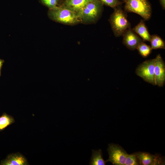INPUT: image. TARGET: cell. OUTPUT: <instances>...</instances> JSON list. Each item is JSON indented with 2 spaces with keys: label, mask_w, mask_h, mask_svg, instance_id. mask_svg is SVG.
Listing matches in <instances>:
<instances>
[{
  "label": "cell",
  "mask_w": 165,
  "mask_h": 165,
  "mask_svg": "<svg viewBox=\"0 0 165 165\" xmlns=\"http://www.w3.org/2000/svg\"><path fill=\"white\" fill-rule=\"evenodd\" d=\"M49 9L53 8L58 4V0H40Z\"/></svg>",
  "instance_id": "19"
},
{
  "label": "cell",
  "mask_w": 165,
  "mask_h": 165,
  "mask_svg": "<svg viewBox=\"0 0 165 165\" xmlns=\"http://www.w3.org/2000/svg\"><path fill=\"white\" fill-rule=\"evenodd\" d=\"M15 122L14 118L6 113L0 116V131Z\"/></svg>",
  "instance_id": "15"
},
{
  "label": "cell",
  "mask_w": 165,
  "mask_h": 165,
  "mask_svg": "<svg viewBox=\"0 0 165 165\" xmlns=\"http://www.w3.org/2000/svg\"><path fill=\"white\" fill-rule=\"evenodd\" d=\"M136 49L140 55L144 58L148 57L151 53L152 50L150 46L146 44L143 41L138 44Z\"/></svg>",
  "instance_id": "16"
},
{
  "label": "cell",
  "mask_w": 165,
  "mask_h": 165,
  "mask_svg": "<svg viewBox=\"0 0 165 165\" xmlns=\"http://www.w3.org/2000/svg\"><path fill=\"white\" fill-rule=\"evenodd\" d=\"M92 155L90 164L91 165H105L106 161L104 160L101 150H92Z\"/></svg>",
  "instance_id": "13"
},
{
  "label": "cell",
  "mask_w": 165,
  "mask_h": 165,
  "mask_svg": "<svg viewBox=\"0 0 165 165\" xmlns=\"http://www.w3.org/2000/svg\"><path fill=\"white\" fill-rule=\"evenodd\" d=\"M150 42L152 49H164L165 48L164 41L159 36L157 35H151Z\"/></svg>",
  "instance_id": "14"
},
{
  "label": "cell",
  "mask_w": 165,
  "mask_h": 165,
  "mask_svg": "<svg viewBox=\"0 0 165 165\" xmlns=\"http://www.w3.org/2000/svg\"><path fill=\"white\" fill-rule=\"evenodd\" d=\"M122 36L123 44L127 48L132 50L136 49L138 44L143 41L131 28L127 29Z\"/></svg>",
  "instance_id": "9"
},
{
  "label": "cell",
  "mask_w": 165,
  "mask_h": 165,
  "mask_svg": "<svg viewBox=\"0 0 165 165\" xmlns=\"http://www.w3.org/2000/svg\"><path fill=\"white\" fill-rule=\"evenodd\" d=\"M124 3L125 11L138 14L145 20L150 18L152 9L148 0H126Z\"/></svg>",
  "instance_id": "3"
},
{
  "label": "cell",
  "mask_w": 165,
  "mask_h": 165,
  "mask_svg": "<svg viewBox=\"0 0 165 165\" xmlns=\"http://www.w3.org/2000/svg\"><path fill=\"white\" fill-rule=\"evenodd\" d=\"M4 62V61L3 60L0 59V77L1 75V69L3 63Z\"/></svg>",
  "instance_id": "21"
},
{
  "label": "cell",
  "mask_w": 165,
  "mask_h": 165,
  "mask_svg": "<svg viewBox=\"0 0 165 165\" xmlns=\"http://www.w3.org/2000/svg\"><path fill=\"white\" fill-rule=\"evenodd\" d=\"M107 151L109 158L106 162H111L114 165H124L127 153L118 144H109Z\"/></svg>",
  "instance_id": "6"
},
{
  "label": "cell",
  "mask_w": 165,
  "mask_h": 165,
  "mask_svg": "<svg viewBox=\"0 0 165 165\" xmlns=\"http://www.w3.org/2000/svg\"><path fill=\"white\" fill-rule=\"evenodd\" d=\"M135 153L141 165H158L164 164L163 159L159 155H154L149 153L138 152Z\"/></svg>",
  "instance_id": "8"
},
{
  "label": "cell",
  "mask_w": 165,
  "mask_h": 165,
  "mask_svg": "<svg viewBox=\"0 0 165 165\" xmlns=\"http://www.w3.org/2000/svg\"><path fill=\"white\" fill-rule=\"evenodd\" d=\"M103 4L114 8L121 6L124 2L119 0H100Z\"/></svg>",
  "instance_id": "18"
},
{
  "label": "cell",
  "mask_w": 165,
  "mask_h": 165,
  "mask_svg": "<svg viewBox=\"0 0 165 165\" xmlns=\"http://www.w3.org/2000/svg\"><path fill=\"white\" fill-rule=\"evenodd\" d=\"M132 29L141 38L143 41L150 42L151 35L148 31L144 20H141L138 24Z\"/></svg>",
  "instance_id": "12"
},
{
  "label": "cell",
  "mask_w": 165,
  "mask_h": 165,
  "mask_svg": "<svg viewBox=\"0 0 165 165\" xmlns=\"http://www.w3.org/2000/svg\"><path fill=\"white\" fill-rule=\"evenodd\" d=\"M118 6L114 8L109 21L114 35L116 37L122 36L125 32L130 28V24L128 21L125 12Z\"/></svg>",
  "instance_id": "2"
},
{
  "label": "cell",
  "mask_w": 165,
  "mask_h": 165,
  "mask_svg": "<svg viewBox=\"0 0 165 165\" xmlns=\"http://www.w3.org/2000/svg\"><path fill=\"white\" fill-rule=\"evenodd\" d=\"M103 5L100 0H93L89 2L80 14L81 21L87 22L97 20L102 11Z\"/></svg>",
  "instance_id": "4"
},
{
  "label": "cell",
  "mask_w": 165,
  "mask_h": 165,
  "mask_svg": "<svg viewBox=\"0 0 165 165\" xmlns=\"http://www.w3.org/2000/svg\"><path fill=\"white\" fill-rule=\"evenodd\" d=\"M48 13L52 20L63 24H73L81 21L77 13L61 5L50 9Z\"/></svg>",
  "instance_id": "1"
},
{
  "label": "cell",
  "mask_w": 165,
  "mask_h": 165,
  "mask_svg": "<svg viewBox=\"0 0 165 165\" xmlns=\"http://www.w3.org/2000/svg\"><path fill=\"white\" fill-rule=\"evenodd\" d=\"M154 65L155 58L146 60L137 67L136 73L145 82L156 85L154 74Z\"/></svg>",
  "instance_id": "5"
},
{
  "label": "cell",
  "mask_w": 165,
  "mask_h": 165,
  "mask_svg": "<svg viewBox=\"0 0 165 165\" xmlns=\"http://www.w3.org/2000/svg\"><path fill=\"white\" fill-rule=\"evenodd\" d=\"M92 0H65L61 6L74 11L80 16V14L85 6Z\"/></svg>",
  "instance_id": "11"
},
{
  "label": "cell",
  "mask_w": 165,
  "mask_h": 165,
  "mask_svg": "<svg viewBox=\"0 0 165 165\" xmlns=\"http://www.w3.org/2000/svg\"></svg>",
  "instance_id": "23"
},
{
  "label": "cell",
  "mask_w": 165,
  "mask_h": 165,
  "mask_svg": "<svg viewBox=\"0 0 165 165\" xmlns=\"http://www.w3.org/2000/svg\"><path fill=\"white\" fill-rule=\"evenodd\" d=\"M160 2L163 9H165V0H160Z\"/></svg>",
  "instance_id": "20"
},
{
  "label": "cell",
  "mask_w": 165,
  "mask_h": 165,
  "mask_svg": "<svg viewBox=\"0 0 165 165\" xmlns=\"http://www.w3.org/2000/svg\"><path fill=\"white\" fill-rule=\"evenodd\" d=\"M121 0V1L123 2L124 3L126 0Z\"/></svg>",
  "instance_id": "22"
},
{
  "label": "cell",
  "mask_w": 165,
  "mask_h": 165,
  "mask_svg": "<svg viewBox=\"0 0 165 165\" xmlns=\"http://www.w3.org/2000/svg\"><path fill=\"white\" fill-rule=\"evenodd\" d=\"M154 74L156 85L163 86L165 82V64L159 54L155 58Z\"/></svg>",
  "instance_id": "7"
},
{
  "label": "cell",
  "mask_w": 165,
  "mask_h": 165,
  "mask_svg": "<svg viewBox=\"0 0 165 165\" xmlns=\"http://www.w3.org/2000/svg\"><path fill=\"white\" fill-rule=\"evenodd\" d=\"M138 160L135 153L131 154H127L124 165H138L139 164ZM139 161V160H138Z\"/></svg>",
  "instance_id": "17"
},
{
  "label": "cell",
  "mask_w": 165,
  "mask_h": 165,
  "mask_svg": "<svg viewBox=\"0 0 165 165\" xmlns=\"http://www.w3.org/2000/svg\"><path fill=\"white\" fill-rule=\"evenodd\" d=\"M27 161L25 158L19 153L9 155L5 160H2L1 165H25Z\"/></svg>",
  "instance_id": "10"
}]
</instances>
